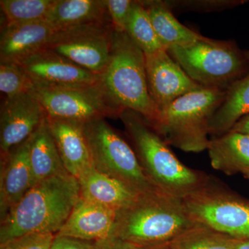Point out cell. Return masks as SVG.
Masks as SVG:
<instances>
[{
	"label": "cell",
	"mask_w": 249,
	"mask_h": 249,
	"mask_svg": "<svg viewBox=\"0 0 249 249\" xmlns=\"http://www.w3.org/2000/svg\"><path fill=\"white\" fill-rule=\"evenodd\" d=\"M136 247V246H135ZM137 249H170L167 245L150 246V247H137Z\"/></svg>",
	"instance_id": "e575fe53"
},
{
	"label": "cell",
	"mask_w": 249,
	"mask_h": 249,
	"mask_svg": "<svg viewBox=\"0 0 249 249\" xmlns=\"http://www.w3.org/2000/svg\"><path fill=\"white\" fill-rule=\"evenodd\" d=\"M35 185L29 160V139L1 157L0 219Z\"/></svg>",
	"instance_id": "5bb4252c"
},
{
	"label": "cell",
	"mask_w": 249,
	"mask_h": 249,
	"mask_svg": "<svg viewBox=\"0 0 249 249\" xmlns=\"http://www.w3.org/2000/svg\"><path fill=\"white\" fill-rule=\"evenodd\" d=\"M249 114V72L227 89L225 98L210 122L209 132L222 135Z\"/></svg>",
	"instance_id": "7402d4cb"
},
{
	"label": "cell",
	"mask_w": 249,
	"mask_h": 249,
	"mask_svg": "<svg viewBox=\"0 0 249 249\" xmlns=\"http://www.w3.org/2000/svg\"><path fill=\"white\" fill-rule=\"evenodd\" d=\"M45 22L56 31L93 23H111L105 0H55Z\"/></svg>",
	"instance_id": "ffe728a7"
},
{
	"label": "cell",
	"mask_w": 249,
	"mask_h": 249,
	"mask_svg": "<svg viewBox=\"0 0 249 249\" xmlns=\"http://www.w3.org/2000/svg\"><path fill=\"white\" fill-rule=\"evenodd\" d=\"M31 86L32 82L18 62L0 61V90L6 98L27 92Z\"/></svg>",
	"instance_id": "4316f807"
},
{
	"label": "cell",
	"mask_w": 249,
	"mask_h": 249,
	"mask_svg": "<svg viewBox=\"0 0 249 249\" xmlns=\"http://www.w3.org/2000/svg\"><path fill=\"white\" fill-rule=\"evenodd\" d=\"M207 150L211 166L229 176L249 169V136L231 130L214 136Z\"/></svg>",
	"instance_id": "d6986e66"
},
{
	"label": "cell",
	"mask_w": 249,
	"mask_h": 249,
	"mask_svg": "<svg viewBox=\"0 0 249 249\" xmlns=\"http://www.w3.org/2000/svg\"><path fill=\"white\" fill-rule=\"evenodd\" d=\"M125 32L145 54L165 49L156 34L147 10L142 1H134Z\"/></svg>",
	"instance_id": "d4e9b609"
},
{
	"label": "cell",
	"mask_w": 249,
	"mask_h": 249,
	"mask_svg": "<svg viewBox=\"0 0 249 249\" xmlns=\"http://www.w3.org/2000/svg\"><path fill=\"white\" fill-rule=\"evenodd\" d=\"M192 80L203 88L227 90L249 72L245 52L231 42L206 37L166 49Z\"/></svg>",
	"instance_id": "8992f818"
},
{
	"label": "cell",
	"mask_w": 249,
	"mask_h": 249,
	"mask_svg": "<svg viewBox=\"0 0 249 249\" xmlns=\"http://www.w3.org/2000/svg\"><path fill=\"white\" fill-rule=\"evenodd\" d=\"M243 175L245 177V178H247L249 181V169L247 170V172H245V173L243 174Z\"/></svg>",
	"instance_id": "d590c367"
},
{
	"label": "cell",
	"mask_w": 249,
	"mask_h": 249,
	"mask_svg": "<svg viewBox=\"0 0 249 249\" xmlns=\"http://www.w3.org/2000/svg\"><path fill=\"white\" fill-rule=\"evenodd\" d=\"M77 179L81 197L116 213L127 207L141 194L126 183L100 173L93 166Z\"/></svg>",
	"instance_id": "ac0fdd59"
},
{
	"label": "cell",
	"mask_w": 249,
	"mask_h": 249,
	"mask_svg": "<svg viewBox=\"0 0 249 249\" xmlns=\"http://www.w3.org/2000/svg\"><path fill=\"white\" fill-rule=\"evenodd\" d=\"M176 4L178 6H182L184 9H190L191 10H213L214 11L215 9L219 10L220 9H224V8H230L231 6H236L239 4H243L244 1H180V3H178L177 1Z\"/></svg>",
	"instance_id": "f546056e"
},
{
	"label": "cell",
	"mask_w": 249,
	"mask_h": 249,
	"mask_svg": "<svg viewBox=\"0 0 249 249\" xmlns=\"http://www.w3.org/2000/svg\"><path fill=\"white\" fill-rule=\"evenodd\" d=\"M47 122L65 169L78 178L93 166L85 137V123L49 118Z\"/></svg>",
	"instance_id": "e0dca14e"
},
{
	"label": "cell",
	"mask_w": 249,
	"mask_h": 249,
	"mask_svg": "<svg viewBox=\"0 0 249 249\" xmlns=\"http://www.w3.org/2000/svg\"><path fill=\"white\" fill-rule=\"evenodd\" d=\"M246 57H247V58L248 59L249 61V51H246L245 52Z\"/></svg>",
	"instance_id": "8d00e7d4"
},
{
	"label": "cell",
	"mask_w": 249,
	"mask_h": 249,
	"mask_svg": "<svg viewBox=\"0 0 249 249\" xmlns=\"http://www.w3.org/2000/svg\"><path fill=\"white\" fill-rule=\"evenodd\" d=\"M49 23L4 24L0 37V61L19 62L48 48L56 33Z\"/></svg>",
	"instance_id": "2e32d148"
},
{
	"label": "cell",
	"mask_w": 249,
	"mask_h": 249,
	"mask_svg": "<svg viewBox=\"0 0 249 249\" xmlns=\"http://www.w3.org/2000/svg\"><path fill=\"white\" fill-rule=\"evenodd\" d=\"M237 239L196 224L168 244L170 249H235Z\"/></svg>",
	"instance_id": "cb8c5ba5"
},
{
	"label": "cell",
	"mask_w": 249,
	"mask_h": 249,
	"mask_svg": "<svg viewBox=\"0 0 249 249\" xmlns=\"http://www.w3.org/2000/svg\"><path fill=\"white\" fill-rule=\"evenodd\" d=\"M29 160L35 184L69 173L62 163L47 118L29 138Z\"/></svg>",
	"instance_id": "44dd1931"
},
{
	"label": "cell",
	"mask_w": 249,
	"mask_h": 249,
	"mask_svg": "<svg viewBox=\"0 0 249 249\" xmlns=\"http://www.w3.org/2000/svg\"><path fill=\"white\" fill-rule=\"evenodd\" d=\"M29 91L40 103L49 119L86 123L100 118L119 117L121 113L109 101L98 82L82 86L32 83Z\"/></svg>",
	"instance_id": "9c48e42d"
},
{
	"label": "cell",
	"mask_w": 249,
	"mask_h": 249,
	"mask_svg": "<svg viewBox=\"0 0 249 249\" xmlns=\"http://www.w3.org/2000/svg\"><path fill=\"white\" fill-rule=\"evenodd\" d=\"M113 29L111 23L61 29L56 31L48 49L98 76L109 60Z\"/></svg>",
	"instance_id": "30bf717a"
},
{
	"label": "cell",
	"mask_w": 249,
	"mask_h": 249,
	"mask_svg": "<svg viewBox=\"0 0 249 249\" xmlns=\"http://www.w3.org/2000/svg\"><path fill=\"white\" fill-rule=\"evenodd\" d=\"M116 212L83 199L76 206L55 236L97 242L115 237Z\"/></svg>",
	"instance_id": "9a60e30c"
},
{
	"label": "cell",
	"mask_w": 249,
	"mask_h": 249,
	"mask_svg": "<svg viewBox=\"0 0 249 249\" xmlns=\"http://www.w3.org/2000/svg\"><path fill=\"white\" fill-rule=\"evenodd\" d=\"M195 222L237 239H249V201L211 178L199 191L182 199Z\"/></svg>",
	"instance_id": "ba28073f"
},
{
	"label": "cell",
	"mask_w": 249,
	"mask_h": 249,
	"mask_svg": "<svg viewBox=\"0 0 249 249\" xmlns=\"http://www.w3.org/2000/svg\"><path fill=\"white\" fill-rule=\"evenodd\" d=\"M55 235L32 233L0 244V249H51Z\"/></svg>",
	"instance_id": "83f0119b"
},
{
	"label": "cell",
	"mask_w": 249,
	"mask_h": 249,
	"mask_svg": "<svg viewBox=\"0 0 249 249\" xmlns=\"http://www.w3.org/2000/svg\"><path fill=\"white\" fill-rule=\"evenodd\" d=\"M98 84L121 112L135 111L150 125L157 121L160 111L149 92L145 53L125 31L113 29L109 60Z\"/></svg>",
	"instance_id": "277c9868"
},
{
	"label": "cell",
	"mask_w": 249,
	"mask_h": 249,
	"mask_svg": "<svg viewBox=\"0 0 249 249\" xmlns=\"http://www.w3.org/2000/svg\"><path fill=\"white\" fill-rule=\"evenodd\" d=\"M147 87L160 111L186 93L203 88L191 79L166 49L145 54Z\"/></svg>",
	"instance_id": "7c38bea8"
},
{
	"label": "cell",
	"mask_w": 249,
	"mask_h": 249,
	"mask_svg": "<svg viewBox=\"0 0 249 249\" xmlns=\"http://www.w3.org/2000/svg\"><path fill=\"white\" fill-rule=\"evenodd\" d=\"M47 118L45 109L29 91L6 98L0 109L1 157L30 138Z\"/></svg>",
	"instance_id": "8fae6325"
},
{
	"label": "cell",
	"mask_w": 249,
	"mask_h": 249,
	"mask_svg": "<svg viewBox=\"0 0 249 249\" xmlns=\"http://www.w3.org/2000/svg\"><path fill=\"white\" fill-rule=\"evenodd\" d=\"M231 130L249 136V114L237 121Z\"/></svg>",
	"instance_id": "d6a6232c"
},
{
	"label": "cell",
	"mask_w": 249,
	"mask_h": 249,
	"mask_svg": "<svg viewBox=\"0 0 249 249\" xmlns=\"http://www.w3.org/2000/svg\"><path fill=\"white\" fill-rule=\"evenodd\" d=\"M33 84L82 86L96 84L94 74L48 48L42 49L18 62Z\"/></svg>",
	"instance_id": "4fadbf2b"
},
{
	"label": "cell",
	"mask_w": 249,
	"mask_h": 249,
	"mask_svg": "<svg viewBox=\"0 0 249 249\" xmlns=\"http://www.w3.org/2000/svg\"><path fill=\"white\" fill-rule=\"evenodd\" d=\"M94 249H137V247L121 240L119 237H111L94 242Z\"/></svg>",
	"instance_id": "1f68e13d"
},
{
	"label": "cell",
	"mask_w": 249,
	"mask_h": 249,
	"mask_svg": "<svg viewBox=\"0 0 249 249\" xmlns=\"http://www.w3.org/2000/svg\"><path fill=\"white\" fill-rule=\"evenodd\" d=\"M196 224L182 199L147 192L116 213L114 236L137 247L168 245Z\"/></svg>",
	"instance_id": "3957f363"
},
{
	"label": "cell",
	"mask_w": 249,
	"mask_h": 249,
	"mask_svg": "<svg viewBox=\"0 0 249 249\" xmlns=\"http://www.w3.org/2000/svg\"><path fill=\"white\" fill-rule=\"evenodd\" d=\"M105 2L112 27L116 31H125L134 1L105 0Z\"/></svg>",
	"instance_id": "f1b7e54d"
},
{
	"label": "cell",
	"mask_w": 249,
	"mask_h": 249,
	"mask_svg": "<svg viewBox=\"0 0 249 249\" xmlns=\"http://www.w3.org/2000/svg\"><path fill=\"white\" fill-rule=\"evenodd\" d=\"M51 249H94V242L55 235Z\"/></svg>",
	"instance_id": "4dcf8cb0"
},
{
	"label": "cell",
	"mask_w": 249,
	"mask_h": 249,
	"mask_svg": "<svg viewBox=\"0 0 249 249\" xmlns=\"http://www.w3.org/2000/svg\"><path fill=\"white\" fill-rule=\"evenodd\" d=\"M227 90L201 88L175 100L151 124L168 145L187 152L207 150L211 119Z\"/></svg>",
	"instance_id": "5b68a950"
},
{
	"label": "cell",
	"mask_w": 249,
	"mask_h": 249,
	"mask_svg": "<svg viewBox=\"0 0 249 249\" xmlns=\"http://www.w3.org/2000/svg\"><path fill=\"white\" fill-rule=\"evenodd\" d=\"M80 197L78 179L70 174L37 182L0 223V244L32 233L56 235Z\"/></svg>",
	"instance_id": "6da1fadb"
},
{
	"label": "cell",
	"mask_w": 249,
	"mask_h": 249,
	"mask_svg": "<svg viewBox=\"0 0 249 249\" xmlns=\"http://www.w3.org/2000/svg\"><path fill=\"white\" fill-rule=\"evenodd\" d=\"M55 0H1L5 24H22L43 22Z\"/></svg>",
	"instance_id": "484cf974"
},
{
	"label": "cell",
	"mask_w": 249,
	"mask_h": 249,
	"mask_svg": "<svg viewBox=\"0 0 249 249\" xmlns=\"http://www.w3.org/2000/svg\"><path fill=\"white\" fill-rule=\"evenodd\" d=\"M235 249H249V239L237 240Z\"/></svg>",
	"instance_id": "836d02e7"
},
{
	"label": "cell",
	"mask_w": 249,
	"mask_h": 249,
	"mask_svg": "<svg viewBox=\"0 0 249 249\" xmlns=\"http://www.w3.org/2000/svg\"><path fill=\"white\" fill-rule=\"evenodd\" d=\"M84 130L95 169L140 193L160 191L144 173L133 147L104 118L85 123Z\"/></svg>",
	"instance_id": "52a82bcc"
},
{
	"label": "cell",
	"mask_w": 249,
	"mask_h": 249,
	"mask_svg": "<svg viewBox=\"0 0 249 249\" xmlns=\"http://www.w3.org/2000/svg\"><path fill=\"white\" fill-rule=\"evenodd\" d=\"M119 118L132 141L144 173L160 191L183 199L209 182L211 177L180 161L169 145L138 113L124 109Z\"/></svg>",
	"instance_id": "7a4b0ae2"
},
{
	"label": "cell",
	"mask_w": 249,
	"mask_h": 249,
	"mask_svg": "<svg viewBox=\"0 0 249 249\" xmlns=\"http://www.w3.org/2000/svg\"><path fill=\"white\" fill-rule=\"evenodd\" d=\"M163 48L188 45L204 36L181 24L172 14L169 6L161 1H142Z\"/></svg>",
	"instance_id": "603a6c76"
}]
</instances>
